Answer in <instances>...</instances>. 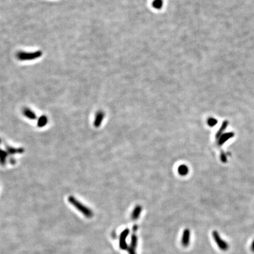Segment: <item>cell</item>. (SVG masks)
Returning a JSON list of instances; mask_svg holds the SVG:
<instances>
[{"label":"cell","instance_id":"cell-1","mask_svg":"<svg viewBox=\"0 0 254 254\" xmlns=\"http://www.w3.org/2000/svg\"><path fill=\"white\" fill-rule=\"evenodd\" d=\"M68 201L75 208H77L80 212L85 215L87 218H91L93 216L92 211L88 208L82 204L78 200H77L74 196H70L68 198Z\"/></svg>","mask_w":254,"mask_h":254},{"label":"cell","instance_id":"cell-2","mask_svg":"<svg viewBox=\"0 0 254 254\" xmlns=\"http://www.w3.org/2000/svg\"><path fill=\"white\" fill-rule=\"evenodd\" d=\"M42 54V52L40 50L34 52L19 51L16 54V57L18 60L31 61L40 58Z\"/></svg>","mask_w":254,"mask_h":254},{"label":"cell","instance_id":"cell-3","mask_svg":"<svg viewBox=\"0 0 254 254\" xmlns=\"http://www.w3.org/2000/svg\"><path fill=\"white\" fill-rule=\"evenodd\" d=\"M212 237L214 241L216 244V245L222 251H227L229 248V245L227 242L224 241L220 236L218 231H214L212 232Z\"/></svg>","mask_w":254,"mask_h":254},{"label":"cell","instance_id":"cell-4","mask_svg":"<svg viewBox=\"0 0 254 254\" xmlns=\"http://www.w3.org/2000/svg\"><path fill=\"white\" fill-rule=\"evenodd\" d=\"M138 245V236L135 234V232H133L131 235V242L129 246L127 248V251L128 254H137L136 252V248Z\"/></svg>","mask_w":254,"mask_h":254},{"label":"cell","instance_id":"cell-5","mask_svg":"<svg viewBox=\"0 0 254 254\" xmlns=\"http://www.w3.org/2000/svg\"><path fill=\"white\" fill-rule=\"evenodd\" d=\"M129 234V229L128 228L124 229L121 233L120 236V247L122 250H127V248L128 247L127 245L126 239Z\"/></svg>","mask_w":254,"mask_h":254},{"label":"cell","instance_id":"cell-6","mask_svg":"<svg viewBox=\"0 0 254 254\" xmlns=\"http://www.w3.org/2000/svg\"><path fill=\"white\" fill-rule=\"evenodd\" d=\"M190 239H191V232L189 229H185L183 231L182 236V240H181V243L183 247H187L189 245L190 243Z\"/></svg>","mask_w":254,"mask_h":254},{"label":"cell","instance_id":"cell-7","mask_svg":"<svg viewBox=\"0 0 254 254\" xmlns=\"http://www.w3.org/2000/svg\"><path fill=\"white\" fill-rule=\"evenodd\" d=\"M104 115H105L104 113H103L101 111L97 112V113L95 115V118L94 122V125L95 127L97 128L100 126L102 121L104 120Z\"/></svg>","mask_w":254,"mask_h":254},{"label":"cell","instance_id":"cell-8","mask_svg":"<svg viewBox=\"0 0 254 254\" xmlns=\"http://www.w3.org/2000/svg\"><path fill=\"white\" fill-rule=\"evenodd\" d=\"M142 208L140 205H137L132 212L131 215V220L135 221L138 220L140 216L141 212H142Z\"/></svg>","mask_w":254,"mask_h":254},{"label":"cell","instance_id":"cell-9","mask_svg":"<svg viewBox=\"0 0 254 254\" xmlns=\"http://www.w3.org/2000/svg\"><path fill=\"white\" fill-rule=\"evenodd\" d=\"M23 114H24V115L30 120H35L37 118V116L36 114L34 113L31 109H30V108H25L23 110Z\"/></svg>","mask_w":254,"mask_h":254},{"label":"cell","instance_id":"cell-10","mask_svg":"<svg viewBox=\"0 0 254 254\" xmlns=\"http://www.w3.org/2000/svg\"><path fill=\"white\" fill-rule=\"evenodd\" d=\"M178 172L181 175L185 176V175H187L188 172H189V169H188V168L186 165H181L178 168Z\"/></svg>","mask_w":254,"mask_h":254},{"label":"cell","instance_id":"cell-11","mask_svg":"<svg viewBox=\"0 0 254 254\" xmlns=\"http://www.w3.org/2000/svg\"><path fill=\"white\" fill-rule=\"evenodd\" d=\"M48 122V118L46 115H42L38 119V126L39 127H44Z\"/></svg>","mask_w":254,"mask_h":254},{"label":"cell","instance_id":"cell-12","mask_svg":"<svg viewBox=\"0 0 254 254\" xmlns=\"http://www.w3.org/2000/svg\"><path fill=\"white\" fill-rule=\"evenodd\" d=\"M7 157V153L6 151H3L2 150L0 149V161L2 164H4L6 163Z\"/></svg>","mask_w":254,"mask_h":254},{"label":"cell","instance_id":"cell-13","mask_svg":"<svg viewBox=\"0 0 254 254\" xmlns=\"http://www.w3.org/2000/svg\"><path fill=\"white\" fill-rule=\"evenodd\" d=\"M7 149L8 153L10 154L21 153L23 152V150L22 149H15V148L10 147H7Z\"/></svg>","mask_w":254,"mask_h":254},{"label":"cell","instance_id":"cell-14","mask_svg":"<svg viewBox=\"0 0 254 254\" xmlns=\"http://www.w3.org/2000/svg\"><path fill=\"white\" fill-rule=\"evenodd\" d=\"M232 133H229V134H226L223 135L220 140V144H224L226 141H227L229 138H230L231 137H232Z\"/></svg>","mask_w":254,"mask_h":254},{"label":"cell","instance_id":"cell-15","mask_svg":"<svg viewBox=\"0 0 254 254\" xmlns=\"http://www.w3.org/2000/svg\"><path fill=\"white\" fill-rule=\"evenodd\" d=\"M163 4V1L162 0H154L153 2V6L154 8L157 9H160L161 8Z\"/></svg>","mask_w":254,"mask_h":254},{"label":"cell","instance_id":"cell-16","mask_svg":"<svg viewBox=\"0 0 254 254\" xmlns=\"http://www.w3.org/2000/svg\"><path fill=\"white\" fill-rule=\"evenodd\" d=\"M227 122L225 123H225L223 124V125H222V127L220 128V129L218 131V132L217 133V134L216 135V136L217 137H220V135L221 133H222V131L227 128Z\"/></svg>","mask_w":254,"mask_h":254},{"label":"cell","instance_id":"cell-17","mask_svg":"<svg viewBox=\"0 0 254 254\" xmlns=\"http://www.w3.org/2000/svg\"><path fill=\"white\" fill-rule=\"evenodd\" d=\"M208 124H209V126L213 127L215 125L217 124V121L214 118H209L208 121Z\"/></svg>","mask_w":254,"mask_h":254},{"label":"cell","instance_id":"cell-18","mask_svg":"<svg viewBox=\"0 0 254 254\" xmlns=\"http://www.w3.org/2000/svg\"><path fill=\"white\" fill-rule=\"evenodd\" d=\"M251 250L252 252L254 253V240L252 241V242L251 244Z\"/></svg>","mask_w":254,"mask_h":254},{"label":"cell","instance_id":"cell-19","mask_svg":"<svg viewBox=\"0 0 254 254\" xmlns=\"http://www.w3.org/2000/svg\"><path fill=\"white\" fill-rule=\"evenodd\" d=\"M137 230H138V226L135 225L133 228V232H136L137 231Z\"/></svg>","mask_w":254,"mask_h":254}]
</instances>
